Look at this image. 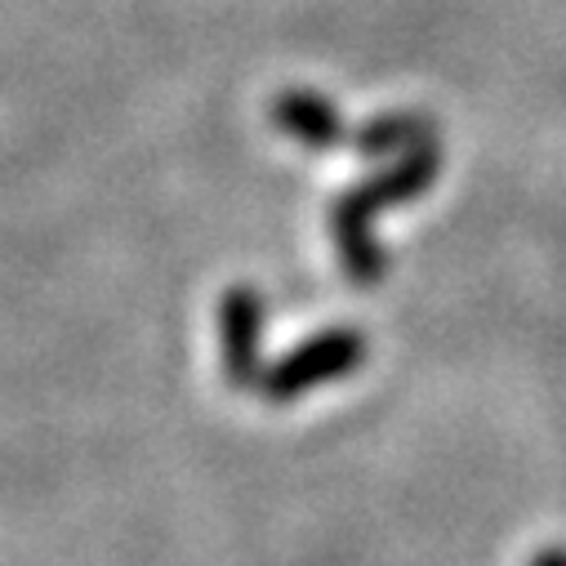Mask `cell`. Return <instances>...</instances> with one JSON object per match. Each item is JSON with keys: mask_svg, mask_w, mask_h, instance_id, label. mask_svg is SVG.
Masks as SVG:
<instances>
[{"mask_svg": "<svg viewBox=\"0 0 566 566\" xmlns=\"http://www.w3.org/2000/svg\"><path fill=\"white\" fill-rule=\"evenodd\" d=\"M353 153L379 161V157H406L415 148L438 144V125L423 112H384L375 120H366L361 129H353Z\"/></svg>", "mask_w": 566, "mask_h": 566, "instance_id": "5b68a950", "label": "cell"}, {"mask_svg": "<svg viewBox=\"0 0 566 566\" xmlns=\"http://www.w3.org/2000/svg\"><path fill=\"white\" fill-rule=\"evenodd\" d=\"M438 166H442L438 144H429V148H415V153L397 157L379 175L361 179L353 192L335 197V206H331V241H335L339 268L357 281V286H375V281H384V272H388V254H384V245L375 237V214L388 210V206L423 197L438 179Z\"/></svg>", "mask_w": 566, "mask_h": 566, "instance_id": "6da1fadb", "label": "cell"}, {"mask_svg": "<svg viewBox=\"0 0 566 566\" xmlns=\"http://www.w3.org/2000/svg\"><path fill=\"white\" fill-rule=\"evenodd\" d=\"M531 566H566V548L562 544H548V548H539L531 557Z\"/></svg>", "mask_w": 566, "mask_h": 566, "instance_id": "8992f818", "label": "cell"}, {"mask_svg": "<svg viewBox=\"0 0 566 566\" xmlns=\"http://www.w3.org/2000/svg\"><path fill=\"white\" fill-rule=\"evenodd\" d=\"M361 361H366V335L353 331V326H326L322 335L295 344L286 357H276L272 366H263L254 388L272 406H291V401H300L304 392H313L322 384L357 375Z\"/></svg>", "mask_w": 566, "mask_h": 566, "instance_id": "7a4b0ae2", "label": "cell"}, {"mask_svg": "<svg viewBox=\"0 0 566 566\" xmlns=\"http://www.w3.org/2000/svg\"><path fill=\"white\" fill-rule=\"evenodd\" d=\"M268 116H272V125L281 134H291L295 144L308 148V153H339L353 138V129L344 125L339 107L326 94H317V90H286V94H276Z\"/></svg>", "mask_w": 566, "mask_h": 566, "instance_id": "277c9868", "label": "cell"}, {"mask_svg": "<svg viewBox=\"0 0 566 566\" xmlns=\"http://www.w3.org/2000/svg\"><path fill=\"white\" fill-rule=\"evenodd\" d=\"M259 339H263V300L254 286H228L219 300V361H223V379L232 388H254L263 375V357H259Z\"/></svg>", "mask_w": 566, "mask_h": 566, "instance_id": "3957f363", "label": "cell"}]
</instances>
